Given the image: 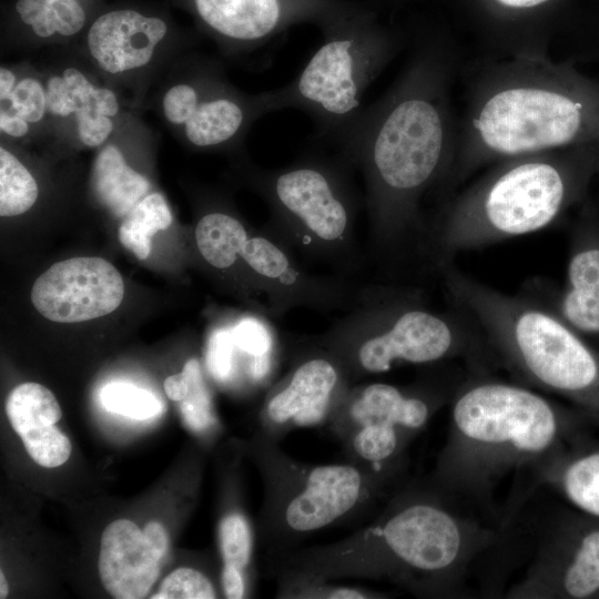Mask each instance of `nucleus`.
Wrapping results in <instances>:
<instances>
[{
  "label": "nucleus",
  "mask_w": 599,
  "mask_h": 599,
  "mask_svg": "<svg viewBox=\"0 0 599 599\" xmlns=\"http://www.w3.org/2000/svg\"><path fill=\"white\" fill-rule=\"evenodd\" d=\"M455 67L453 48L440 39H420L387 91L332 140L337 154L363 175L367 270L375 268L385 282L402 263L420 260L425 202H437L455 161Z\"/></svg>",
  "instance_id": "f257e3e1"
},
{
  "label": "nucleus",
  "mask_w": 599,
  "mask_h": 599,
  "mask_svg": "<svg viewBox=\"0 0 599 599\" xmlns=\"http://www.w3.org/2000/svg\"><path fill=\"white\" fill-rule=\"evenodd\" d=\"M495 514L430 477L406 478L353 534L268 562L271 576L370 579L420 598H458L478 562L507 540L514 516Z\"/></svg>",
  "instance_id": "f03ea898"
},
{
  "label": "nucleus",
  "mask_w": 599,
  "mask_h": 599,
  "mask_svg": "<svg viewBox=\"0 0 599 599\" xmlns=\"http://www.w3.org/2000/svg\"><path fill=\"white\" fill-rule=\"evenodd\" d=\"M593 142H599V80L570 59L496 58L468 83L455 161L437 204L498 161Z\"/></svg>",
  "instance_id": "7ed1b4c3"
},
{
  "label": "nucleus",
  "mask_w": 599,
  "mask_h": 599,
  "mask_svg": "<svg viewBox=\"0 0 599 599\" xmlns=\"http://www.w3.org/2000/svg\"><path fill=\"white\" fill-rule=\"evenodd\" d=\"M450 405L447 439L430 478L490 511L494 490L509 474L534 469L547 457L589 436L596 424L572 405L547 398L521 383L471 369Z\"/></svg>",
  "instance_id": "20e7f679"
},
{
  "label": "nucleus",
  "mask_w": 599,
  "mask_h": 599,
  "mask_svg": "<svg viewBox=\"0 0 599 599\" xmlns=\"http://www.w3.org/2000/svg\"><path fill=\"white\" fill-rule=\"evenodd\" d=\"M599 142L498 161L437 205L420 261L437 272L463 252L541 231L586 200Z\"/></svg>",
  "instance_id": "39448f33"
},
{
  "label": "nucleus",
  "mask_w": 599,
  "mask_h": 599,
  "mask_svg": "<svg viewBox=\"0 0 599 599\" xmlns=\"http://www.w3.org/2000/svg\"><path fill=\"white\" fill-rule=\"evenodd\" d=\"M451 305L481 331L496 364L560 396L599 425V352L532 287L502 293L454 263L437 270Z\"/></svg>",
  "instance_id": "423d86ee"
},
{
  "label": "nucleus",
  "mask_w": 599,
  "mask_h": 599,
  "mask_svg": "<svg viewBox=\"0 0 599 599\" xmlns=\"http://www.w3.org/2000/svg\"><path fill=\"white\" fill-rule=\"evenodd\" d=\"M314 344L334 357L352 385L399 365L461 359L471 369H486L496 364L463 309H436L423 288L395 282H367L359 304Z\"/></svg>",
  "instance_id": "0eeeda50"
},
{
  "label": "nucleus",
  "mask_w": 599,
  "mask_h": 599,
  "mask_svg": "<svg viewBox=\"0 0 599 599\" xmlns=\"http://www.w3.org/2000/svg\"><path fill=\"white\" fill-rule=\"evenodd\" d=\"M255 446L265 485L261 534L268 562L297 550L325 529L365 524L407 478L406 470H382L348 460L305 464L262 434Z\"/></svg>",
  "instance_id": "6e6552de"
},
{
  "label": "nucleus",
  "mask_w": 599,
  "mask_h": 599,
  "mask_svg": "<svg viewBox=\"0 0 599 599\" xmlns=\"http://www.w3.org/2000/svg\"><path fill=\"white\" fill-rule=\"evenodd\" d=\"M354 172L338 154L308 153L282 167L253 170L252 180L268 204L270 232L302 264H321L359 281L367 270L356 235L364 197Z\"/></svg>",
  "instance_id": "1a4fd4ad"
},
{
  "label": "nucleus",
  "mask_w": 599,
  "mask_h": 599,
  "mask_svg": "<svg viewBox=\"0 0 599 599\" xmlns=\"http://www.w3.org/2000/svg\"><path fill=\"white\" fill-rule=\"evenodd\" d=\"M319 29L322 42L300 74L268 92L272 112L300 110L332 141L361 112L366 90L400 52L403 40L357 2Z\"/></svg>",
  "instance_id": "9d476101"
},
{
  "label": "nucleus",
  "mask_w": 599,
  "mask_h": 599,
  "mask_svg": "<svg viewBox=\"0 0 599 599\" xmlns=\"http://www.w3.org/2000/svg\"><path fill=\"white\" fill-rule=\"evenodd\" d=\"M463 380L433 372L406 385H352L326 426L348 461L382 470H406V451Z\"/></svg>",
  "instance_id": "9b49d317"
},
{
  "label": "nucleus",
  "mask_w": 599,
  "mask_h": 599,
  "mask_svg": "<svg viewBox=\"0 0 599 599\" xmlns=\"http://www.w3.org/2000/svg\"><path fill=\"white\" fill-rule=\"evenodd\" d=\"M170 7L167 0L104 3L74 47L105 84L138 85L192 43Z\"/></svg>",
  "instance_id": "f8f14e48"
},
{
  "label": "nucleus",
  "mask_w": 599,
  "mask_h": 599,
  "mask_svg": "<svg viewBox=\"0 0 599 599\" xmlns=\"http://www.w3.org/2000/svg\"><path fill=\"white\" fill-rule=\"evenodd\" d=\"M509 599L599 598V518L575 508L558 514L539 535Z\"/></svg>",
  "instance_id": "ddd939ff"
},
{
  "label": "nucleus",
  "mask_w": 599,
  "mask_h": 599,
  "mask_svg": "<svg viewBox=\"0 0 599 599\" xmlns=\"http://www.w3.org/2000/svg\"><path fill=\"white\" fill-rule=\"evenodd\" d=\"M229 57L253 52L302 23L318 28L347 10L349 0H167Z\"/></svg>",
  "instance_id": "4468645a"
},
{
  "label": "nucleus",
  "mask_w": 599,
  "mask_h": 599,
  "mask_svg": "<svg viewBox=\"0 0 599 599\" xmlns=\"http://www.w3.org/2000/svg\"><path fill=\"white\" fill-rule=\"evenodd\" d=\"M241 257L268 301L271 316L295 307L323 313L357 306L366 283L338 275H316L271 232L247 237Z\"/></svg>",
  "instance_id": "2eb2a0df"
},
{
  "label": "nucleus",
  "mask_w": 599,
  "mask_h": 599,
  "mask_svg": "<svg viewBox=\"0 0 599 599\" xmlns=\"http://www.w3.org/2000/svg\"><path fill=\"white\" fill-rule=\"evenodd\" d=\"M351 386L334 357L308 344L271 386L261 412V434L280 444L293 429L326 425Z\"/></svg>",
  "instance_id": "dca6fc26"
},
{
  "label": "nucleus",
  "mask_w": 599,
  "mask_h": 599,
  "mask_svg": "<svg viewBox=\"0 0 599 599\" xmlns=\"http://www.w3.org/2000/svg\"><path fill=\"white\" fill-rule=\"evenodd\" d=\"M47 90L48 132L54 140H75L88 149L102 146L122 114L115 89L99 82L89 69L63 63L42 72Z\"/></svg>",
  "instance_id": "f3484780"
},
{
  "label": "nucleus",
  "mask_w": 599,
  "mask_h": 599,
  "mask_svg": "<svg viewBox=\"0 0 599 599\" xmlns=\"http://www.w3.org/2000/svg\"><path fill=\"white\" fill-rule=\"evenodd\" d=\"M124 295L119 271L101 257L81 256L53 264L31 290V301L45 318L78 323L116 309Z\"/></svg>",
  "instance_id": "a211bd4d"
},
{
  "label": "nucleus",
  "mask_w": 599,
  "mask_h": 599,
  "mask_svg": "<svg viewBox=\"0 0 599 599\" xmlns=\"http://www.w3.org/2000/svg\"><path fill=\"white\" fill-rule=\"evenodd\" d=\"M530 287L599 352V209L583 205L571 230L562 287Z\"/></svg>",
  "instance_id": "6ab92c4d"
},
{
  "label": "nucleus",
  "mask_w": 599,
  "mask_h": 599,
  "mask_svg": "<svg viewBox=\"0 0 599 599\" xmlns=\"http://www.w3.org/2000/svg\"><path fill=\"white\" fill-rule=\"evenodd\" d=\"M167 549V532L158 521H150L143 530L128 519L109 524L102 532L99 555L104 589L116 599L146 597Z\"/></svg>",
  "instance_id": "aec40b11"
},
{
  "label": "nucleus",
  "mask_w": 599,
  "mask_h": 599,
  "mask_svg": "<svg viewBox=\"0 0 599 599\" xmlns=\"http://www.w3.org/2000/svg\"><path fill=\"white\" fill-rule=\"evenodd\" d=\"M270 92L245 93L227 78L215 83L175 133L197 150H222L244 140L254 122L271 113Z\"/></svg>",
  "instance_id": "412c9836"
},
{
  "label": "nucleus",
  "mask_w": 599,
  "mask_h": 599,
  "mask_svg": "<svg viewBox=\"0 0 599 599\" xmlns=\"http://www.w3.org/2000/svg\"><path fill=\"white\" fill-rule=\"evenodd\" d=\"M103 4V0H11L2 7V33L11 43L72 48Z\"/></svg>",
  "instance_id": "4be33fe9"
},
{
  "label": "nucleus",
  "mask_w": 599,
  "mask_h": 599,
  "mask_svg": "<svg viewBox=\"0 0 599 599\" xmlns=\"http://www.w3.org/2000/svg\"><path fill=\"white\" fill-rule=\"evenodd\" d=\"M6 413L37 464L54 468L68 460L72 446L67 435L54 426L62 410L51 390L38 383L20 384L8 396Z\"/></svg>",
  "instance_id": "5701e85b"
},
{
  "label": "nucleus",
  "mask_w": 599,
  "mask_h": 599,
  "mask_svg": "<svg viewBox=\"0 0 599 599\" xmlns=\"http://www.w3.org/2000/svg\"><path fill=\"white\" fill-rule=\"evenodd\" d=\"M532 473L572 508L599 518V440L588 436L547 457Z\"/></svg>",
  "instance_id": "b1692460"
},
{
  "label": "nucleus",
  "mask_w": 599,
  "mask_h": 599,
  "mask_svg": "<svg viewBox=\"0 0 599 599\" xmlns=\"http://www.w3.org/2000/svg\"><path fill=\"white\" fill-rule=\"evenodd\" d=\"M123 114L111 138L97 149L90 176L93 197L115 217H125L151 189L146 175L129 162Z\"/></svg>",
  "instance_id": "393cba45"
},
{
  "label": "nucleus",
  "mask_w": 599,
  "mask_h": 599,
  "mask_svg": "<svg viewBox=\"0 0 599 599\" xmlns=\"http://www.w3.org/2000/svg\"><path fill=\"white\" fill-rule=\"evenodd\" d=\"M248 237L244 224L225 211H211L200 217L195 226L197 250L207 264L227 270L236 264Z\"/></svg>",
  "instance_id": "a878e982"
},
{
  "label": "nucleus",
  "mask_w": 599,
  "mask_h": 599,
  "mask_svg": "<svg viewBox=\"0 0 599 599\" xmlns=\"http://www.w3.org/2000/svg\"><path fill=\"white\" fill-rule=\"evenodd\" d=\"M172 221V212L165 197L159 192L149 193L122 221L119 241L139 260H145L152 248V236L166 230Z\"/></svg>",
  "instance_id": "bb28decb"
},
{
  "label": "nucleus",
  "mask_w": 599,
  "mask_h": 599,
  "mask_svg": "<svg viewBox=\"0 0 599 599\" xmlns=\"http://www.w3.org/2000/svg\"><path fill=\"white\" fill-rule=\"evenodd\" d=\"M238 349L246 356V374L254 384L272 379L276 364V342L270 329L260 318L247 316L231 327Z\"/></svg>",
  "instance_id": "cd10ccee"
},
{
  "label": "nucleus",
  "mask_w": 599,
  "mask_h": 599,
  "mask_svg": "<svg viewBox=\"0 0 599 599\" xmlns=\"http://www.w3.org/2000/svg\"><path fill=\"white\" fill-rule=\"evenodd\" d=\"M39 196V185L20 158L2 142L0 146V215L18 216L29 211Z\"/></svg>",
  "instance_id": "c85d7f7f"
},
{
  "label": "nucleus",
  "mask_w": 599,
  "mask_h": 599,
  "mask_svg": "<svg viewBox=\"0 0 599 599\" xmlns=\"http://www.w3.org/2000/svg\"><path fill=\"white\" fill-rule=\"evenodd\" d=\"M217 537L223 560L221 578H236L246 585L253 554V531L246 516L240 510L222 516Z\"/></svg>",
  "instance_id": "c756f323"
},
{
  "label": "nucleus",
  "mask_w": 599,
  "mask_h": 599,
  "mask_svg": "<svg viewBox=\"0 0 599 599\" xmlns=\"http://www.w3.org/2000/svg\"><path fill=\"white\" fill-rule=\"evenodd\" d=\"M18 80L10 95L0 102L8 110L29 122L34 132L48 125L47 90L43 73L31 67L17 68Z\"/></svg>",
  "instance_id": "7c9ffc66"
},
{
  "label": "nucleus",
  "mask_w": 599,
  "mask_h": 599,
  "mask_svg": "<svg viewBox=\"0 0 599 599\" xmlns=\"http://www.w3.org/2000/svg\"><path fill=\"white\" fill-rule=\"evenodd\" d=\"M102 406L114 414L145 420L160 415L163 404L152 392L126 382H111L100 392Z\"/></svg>",
  "instance_id": "2f4dec72"
},
{
  "label": "nucleus",
  "mask_w": 599,
  "mask_h": 599,
  "mask_svg": "<svg viewBox=\"0 0 599 599\" xmlns=\"http://www.w3.org/2000/svg\"><path fill=\"white\" fill-rule=\"evenodd\" d=\"M276 581V597L290 599H382L388 593L334 581L282 577Z\"/></svg>",
  "instance_id": "473e14b6"
},
{
  "label": "nucleus",
  "mask_w": 599,
  "mask_h": 599,
  "mask_svg": "<svg viewBox=\"0 0 599 599\" xmlns=\"http://www.w3.org/2000/svg\"><path fill=\"white\" fill-rule=\"evenodd\" d=\"M190 369V390L187 396L179 402L184 424L196 434H204L216 426L211 394L204 380L200 362L191 358L186 362Z\"/></svg>",
  "instance_id": "72a5a7b5"
},
{
  "label": "nucleus",
  "mask_w": 599,
  "mask_h": 599,
  "mask_svg": "<svg viewBox=\"0 0 599 599\" xmlns=\"http://www.w3.org/2000/svg\"><path fill=\"white\" fill-rule=\"evenodd\" d=\"M217 597L212 580L202 571L181 567L169 573L152 599H213Z\"/></svg>",
  "instance_id": "f704fd0d"
},
{
  "label": "nucleus",
  "mask_w": 599,
  "mask_h": 599,
  "mask_svg": "<svg viewBox=\"0 0 599 599\" xmlns=\"http://www.w3.org/2000/svg\"><path fill=\"white\" fill-rule=\"evenodd\" d=\"M237 353L231 327L215 328L209 335L205 365L215 382L226 384L234 379L237 373Z\"/></svg>",
  "instance_id": "c9c22d12"
},
{
  "label": "nucleus",
  "mask_w": 599,
  "mask_h": 599,
  "mask_svg": "<svg viewBox=\"0 0 599 599\" xmlns=\"http://www.w3.org/2000/svg\"><path fill=\"white\" fill-rule=\"evenodd\" d=\"M570 60L599 64V18L585 22L573 37Z\"/></svg>",
  "instance_id": "e433bc0d"
},
{
  "label": "nucleus",
  "mask_w": 599,
  "mask_h": 599,
  "mask_svg": "<svg viewBox=\"0 0 599 599\" xmlns=\"http://www.w3.org/2000/svg\"><path fill=\"white\" fill-rule=\"evenodd\" d=\"M1 139L6 140H31L34 134L33 126L14 113L0 109Z\"/></svg>",
  "instance_id": "4c0bfd02"
},
{
  "label": "nucleus",
  "mask_w": 599,
  "mask_h": 599,
  "mask_svg": "<svg viewBox=\"0 0 599 599\" xmlns=\"http://www.w3.org/2000/svg\"><path fill=\"white\" fill-rule=\"evenodd\" d=\"M490 4L504 13L525 16L535 13L551 4L555 0H488Z\"/></svg>",
  "instance_id": "58836bf2"
},
{
  "label": "nucleus",
  "mask_w": 599,
  "mask_h": 599,
  "mask_svg": "<svg viewBox=\"0 0 599 599\" xmlns=\"http://www.w3.org/2000/svg\"><path fill=\"white\" fill-rule=\"evenodd\" d=\"M190 384V369L185 363L183 369L179 374L171 375L164 380L163 386L167 397L179 403L187 396Z\"/></svg>",
  "instance_id": "ea45409f"
},
{
  "label": "nucleus",
  "mask_w": 599,
  "mask_h": 599,
  "mask_svg": "<svg viewBox=\"0 0 599 599\" xmlns=\"http://www.w3.org/2000/svg\"><path fill=\"white\" fill-rule=\"evenodd\" d=\"M18 80L17 68L1 65L0 68V102L4 101L12 92Z\"/></svg>",
  "instance_id": "a19ab883"
},
{
  "label": "nucleus",
  "mask_w": 599,
  "mask_h": 599,
  "mask_svg": "<svg viewBox=\"0 0 599 599\" xmlns=\"http://www.w3.org/2000/svg\"><path fill=\"white\" fill-rule=\"evenodd\" d=\"M9 588L3 572H0V598L3 599L8 596Z\"/></svg>",
  "instance_id": "79ce46f5"
}]
</instances>
